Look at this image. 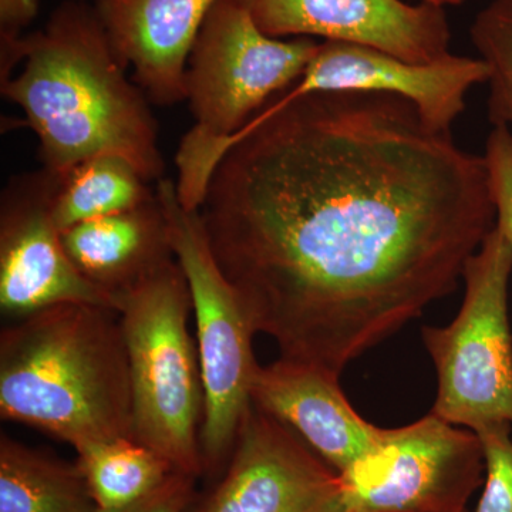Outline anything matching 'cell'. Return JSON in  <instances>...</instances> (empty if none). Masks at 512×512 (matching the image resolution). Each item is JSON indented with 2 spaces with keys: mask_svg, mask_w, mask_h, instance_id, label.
Masks as SVG:
<instances>
[{
  "mask_svg": "<svg viewBox=\"0 0 512 512\" xmlns=\"http://www.w3.org/2000/svg\"><path fill=\"white\" fill-rule=\"evenodd\" d=\"M198 211L255 332L338 376L456 291L497 225L484 156L370 92L269 101Z\"/></svg>",
  "mask_w": 512,
  "mask_h": 512,
  "instance_id": "obj_1",
  "label": "cell"
},
{
  "mask_svg": "<svg viewBox=\"0 0 512 512\" xmlns=\"http://www.w3.org/2000/svg\"><path fill=\"white\" fill-rule=\"evenodd\" d=\"M18 59L22 72L2 82V94L25 113L45 170L62 175L117 156L150 183L163 180L157 121L94 6L62 3L45 29L20 39Z\"/></svg>",
  "mask_w": 512,
  "mask_h": 512,
  "instance_id": "obj_2",
  "label": "cell"
},
{
  "mask_svg": "<svg viewBox=\"0 0 512 512\" xmlns=\"http://www.w3.org/2000/svg\"><path fill=\"white\" fill-rule=\"evenodd\" d=\"M0 416L77 448L133 439V400L119 312L62 303L0 333Z\"/></svg>",
  "mask_w": 512,
  "mask_h": 512,
  "instance_id": "obj_3",
  "label": "cell"
},
{
  "mask_svg": "<svg viewBox=\"0 0 512 512\" xmlns=\"http://www.w3.org/2000/svg\"><path fill=\"white\" fill-rule=\"evenodd\" d=\"M319 46L312 37L265 35L237 0L214 3L185 70V100L195 124L175 157L184 208L200 210L221 144L298 82Z\"/></svg>",
  "mask_w": 512,
  "mask_h": 512,
  "instance_id": "obj_4",
  "label": "cell"
},
{
  "mask_svg": "<svg viewBox=\"0 0 512 512\" xmlns=\"http://www.w3.org/2000/svg\"><path fill=\"white\" fill-rule=\"evenodd\" d=\"M117 312L130 372L133 439L178 473L200 480L204 383L188 329L190 286L177 259L120 295Z\"/></svg>",
  "mask_w": 512,
  "mask_h": 512,
  "instance_id": "obj_5",
  "label": "cell"
},
{
  "mask_svg": "<svg viewBox=\"0 0 512 512\" xmlns=\"http://www.w3.org/2000/svg\"><path fill=\"white\" fill-rule=\"evenodd\" d=\"M156 191L175 259L190 286L205 393L202 478L211 483L227 467L252 407V383L259 367L252 349L256 332L212 254L200 211L183 207L174 181L163 178Z\"/></svg>",
  "mask_w": 512,
  "mask_h": 512,
  "instance_id": "obj_6",
  "label": "cell"
},
{
  "mask_svg": "<svg viewBox=\"0 0 512 512\" xmlns=\"http://www.w3.org/2000/svg\"><path fill=\"white\" fill-rule=\"evenodd\" d=\"M511 274L512 248L495 225L464 268L466 293L456 319L421 332L437 373L431 413L474 433L512 427Z\"/></svg>",
  "mask_w": 512,
  "mask_h": 512,
  "instance_id": "obj_7",
  "label": "cell"
},
{
  "mask_svg": "<svg viewBox=\"0 0 512 512\" xmlns=\"http://www.w3.org/2000/svg\"><path fill=\"white\" fill-rule=\"evenodd\" d=\"M484 474L478 434L430 413L387 429L380 450L340 478L350 512H460Z\"/></svg>",
  "mask_w": 512,
  "mask_h": 512,
  "instance_id": "obj_8",
  "label": "cell"
},
{
  "mask_svg": "<svg viewBox=\"0 0 512 512\" xmlns=\"http://www.w3.org/2000/svg\"><path fill=\"white\" fill-rule=\"evenodd\" d=\"M185 512H350L340 474L288 424L252 403L217 480Z\"/></svg>",
  "mask_w": 512,
  "mask_h": 512,
  "instance_id": "obj_9",
  "label": "cell"
},
{
  "mask_svg": "<svg viewBox=\"0 0 512 512\" xmlns=\"http://www.w3.org/2000/svg\"><path fill=\"white\" fill-rule=\"evenodd\" d=\"M57 175L40 173L12 181L0 208V311L13 320L62 305L116 308L109 293L80 274L53 220Z\"/></svg>",
  "mask_w": 512,
  "mask_h": 512,
  "instance_id": "obj_10",
  "label": "cell"
},
{
  "mask_svg": "<svg viewBox=\"0 0 512 512\" xmlns=\"http://www.w3.org/2000/svg\"><path fill=\"white\" fill-rule=\"evenodd\" d=\"M484 60L448 55L430 63H412L373 47L343 42L320 43L305 72L279 103L323 92L387 93L410 101L429 126L451 133L466 110L471 87L487 83Z\"/></svg>",
  "mask_w": 512,
  "mask_h": 512,
  "instance_id": "obj_11",
  "label": "cell"
},
{
  "mask_svg": "<svg viewBox=\"0 0 512 512\" xmlns=\"http://www.w3.org/2000/svg\"><path fill=\"white\" fill-rule=\"evenodd\" d=\"M265 35L323 37L373 47L412 63L448 55L446 9L404 0H237Z\"/></svg>",
  "mask_w": 512,
  "mask_h": 512,
  "instance_id": "obj_12",
  "label": "cell"
},
{
  "mask_svg": "<svg viewBox=\"0 0 512 512\" xmlns=\"http://www.w3.org/2000/svg\"><path fill=\"white\" fill-rule=\"evenodd\" d=\"M339 377L323 367L279 357L256 370L252 403L288 424L342 474L376 454L387 429L373 426L353 409Z\"/></svg>",
  "mask_w": 512,
  "mask_h": 512,
  "instance_id": "obj_13",
  "label": "cell"
},
{
  "mask_svg": "<svg viewBox=\"0 0 512 512\" xmlns=\"http://www.w3.org/2000/svg\"><path fill=\"white\" fill-rule=\"evenodd\" d=\"M217 0H96L111 45L158 106L185 100V70Z\"/></svg>",
  "mask_w": 512,
  "mask_h": 512,
  "instance_id": "obj_14",
  "label": "cell"
},
{
  "mask_svg": "<svg viewBox=\"0 0 512 512\" xmlns=\"http://www.w3.org/2000/svg\"><path fill=\"white\" fill-rule=\"evenodd\" d=\"M64 248L84 278L116 301L175 261L160 200L74 225L62 232Z\"/></svg>",
  "mask_w": 512,
  "mask_h": 512,
  "instance_id": "obj_15",
  "label": "cell"
},
{
  "mask_svg": "<svg viewBox=\"0 0 512 512\" xmlns=\"http://www.w3.org/2000/svg\"><path fill=\"white\" fill-rule=\"evenodd\" d=\"M77 463L0 436V512H96Z\"/></svg>",
  "mask_w": 512,
  "mask_h": 512,
  "instance_id": "obj_16",
  "label": "cell"
},
{
  "mask_svg": "<svg viewBox=\"0 0 512 512\" xmlns=\"http://www.w3.org/2000/svg\"><path fill=\"white\" fill-rule=\"evenodd\" d=\"M148 183L124 158H90L57 175L53 220L63 232L82 222L134 210L156 198L157 191H151Z\"/></svg>",
  "mask_w": 512,
  "mask_h": 512,
  "instance_id": "obj_17",
  "label": "cell"
},
{
  "mask_svg": "<svg viewBox=\"0 0 512 512\" xmlns=\"http://www.w3.org/2000/svg\"><path fill=\"white\" fill-rule=\"evenodd\" d=\"M76 451L77 466L94 503L103 511L137 503L175 471L167 458L131 437L94 441Z\"/></svg>",
  "mask_w": 512,
  "mask_h": 512,
  "instance_id": "obj_18",
  "label": "cell"
},
{
  "mask_svg": "<svg viewBox=\"0 0 512 512\" xmlns=\"http://www.w3.org/2000/svg\"><path fill=\"white\" fill-rule=\"evenodd\" d=\"M470 37L490 69L488 119L512 136V0H491L474 18Z\"/></svg>",
  "mask_w": 512,
  "mask_h": 512,
  "instance_id": "obj_19",
  "label": "cell"
},
{
  "mask_svg": "<svg viewBox=\"0 0 512 512\" xmlns=\"http://www.w3.org/2000/svg\"><path fill=\"white\" fill-rule=\"evenodd\" d=\"M485 485L476 512H512V427H488L480 433Z\"/></svg>",
  "mask_w": 512,
  "mask_h": 512,
  "instance_id": "obj_20",
  "label": "cell"
},
{
  "mask_svg": "<svg viewBox=\"0 0 512 512\" xmlns=\"http://www.w3.org/2000/svg\"><path fill=\"white\" fill-rule=\"evenodd\" d=\"M485 163L497 210V225L512 248V136L505 127H494L485 144Z\"/></svg>",
  "mask_w": 512,
  "mask_h": 512,
  "instance_id": "obj_21",
  "label": "cell"
},
{
  "mask_svg": "<svg viewBox=\"0 0 512 512\" xmlns=\"http://www.w3.org/2000/svg\"><path fill=\"white\" fill-rule=\"evenodd\" d=\"M197 478L174 471L160 487L137 503L116 511L96 512H185L197 494Z\"/></svg>",
  "mask_w": 512,
  "mask_h": 512,
  "instance_id": "obj_22",
  "label": "cell"
},
{
  "mask_svg": "<svg viewBox=\"0 0 512 512\" xmlns=\"http://www.w3.org/2000/svg\"><path fill=\"white\" fill-rule=\"evenodd\" d=\"M39 0H0V52L12 49L22 37L20 32L32 23Z\"/></svg>",
  "mask_w": 512,
  "mask_h": 512,
  "instance_id": "obj_23",
  "label": "cell"
},
{
  "mask_svg": "<svg viewBox=\"0 0 512 512\" xmlns=\"http://www.w3.org/2000/svg\"><path fill=\"white\" fill-rule=\"evenodd\" d=\"M420 3H429V5L439 6L446 9L447 6H460L466 0H419Z\"/></svg>",
  "mask_w": 512,
  "mask_h": 512,
  "instance_id": "obj_24",
  "label": "cell"
},
{
  "mask_svg": "<svg viewBox=\"0 0 512 512\" xmlns=\"http://www.w3.org/2000/svg\"><path fill=\"white\" fill-rule=\"evenodd\" d=\"M460 512H468L467 510H464V511H460Z\"/></svg>",
  "mask_w": 512,
  "mask_h": 512,
  "instance_id": "obj_25",
  "label": "cell"
}]
</instances>
